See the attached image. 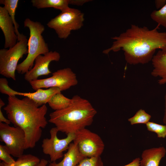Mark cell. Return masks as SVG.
Returning <instances> with one entry per match:
<instances>
[{"label": "cell", "instance_id": "obj_1", "mask_svg": "<svg viewBox=\"0 0 166 166\" xmlns=\"http://www.w3.org/2000/svg\"><path fill=\"white\" fill-rule=\"evenodd\" d=\"M160 26L157 25L149 30L146 26L132 25L119 36L112 38L114 40L113 44L103 53L108 54L111 51L121 49L128 63H148L151 61L156 49L166 51V32H159Z\"/></svg>", "mask_w": 166, "mask_h": 166}, {"label": "cell", "instance_id": "obj_2", "mask_svg": "<svg viewBox=\"0 0 166 166\" xmlns=\"http://www.w3.org/2000/svg\"><path fill=\"white\" fill-rule=\"evenodd\" d=\"M3 109L11 123L24 132L26 149L34 147L41 137L42 128L48 124L45 117L46 105L39 107L26 97L20 99L15 96H9L7 104Z\"/></svg>", "mask_w": 166, "mask_h": 166}, {"label": "cell", "instance_id": "obj_3", "mask_svg": "<svg viewBox=\"0 0 166 166\" xmlns=\"http://www.w3.org/2000/svg\"><path fill=\"white\" fill-rule=\"evenodd\" d=\"M71 104L63 109L54 111L49 115L48 121L59 131L67 135L75 133L90 125L97 112L87 100L78 95L71 98Z\"/></svg>", "mask_w": 166, "mask_h": 166}, {"label": "cell", "instance_id": "obj_4", "mask_svg": "<svg viewBox=\"0 0 166 166\" xmlns=\"http://www.w3.org/2000/svg\"><path fill=\"white\" fill-rule=\"evenodd\" d=\"M24 27L30 30V37L28 42V53L26 57L18 64L16 70L18 73L25 74L34 66L35 59L38 55L49 51L48 44L42 34L45 30L44 26L40 22L26 18L24 22Z\"/></svg>", "mask_w": 166, "mask_h": 166}, {"label": "cell", "instance_id": "obj_5", "mask_svg": "<svg viewBox=\"0 0 166 166\" xmlns=\"http://www.w3.org/2000/svg\"><path fill=\"white\" fill-rule=\"evenodd\" d=\"M84 20V14L81 11L69 8L51 19L47 25L55 30L59 38L65 39L72 31L81 28Z\"/></svg>", "mask_w": 166, "mask_h": 166}, {"label": "cell", "instance_id": "obj_6", "mask_svg": "<svg viewBox=\"0 0 166 166\" xmlns=\"http://www.w3.org/2000/svg\"><path fill=\"white\" fill-rule=\"evenodd\" d=\"M28 40L22 34L21 39L9 49H0V74L5 77L16 80L15 72L18 63L24 55L28 54Z\"/></svg>", "mask_w": 166, "mask_h": 166}, {"label": "cell", "instance_id": "obj_7", "mask_svg": "<svg viewBox=\"0 0 166 166\" xmlns=\"http://www.w3.org/2000/svg\"><path fill=\"white\" fill-rule=\"evenodd\" d=\"M32 88L35 90L42 88L57 87L61 91L66 90L78 83L77 77L69 68L57 70L49 77L29 82Z\"/></svg>", "mask_w": 166, "mask_h": 166}, {"label": "cell", "instance_id": "obj_8", "mask_svg": "<svg viewBox=\"0 0 166 166\" xmlns=\"http://www.w3.org/2000/svg\"><path fill=\"white\" fill-rule=\"evenodd\" d=\"M75 134L73 142L77 144L80 152L85 157L101 156L104 150L105 144L99 136L85 128Z\"/></svg>", "mask_w": 166, "mask_h": 166}, {"label": "cell", "instance_id": "obj_9", "mask_svg": "<svg viewBox=\"0 0 166 166\" xmlns=\"http://www.w3.org/2000/svg\"><path fill=\"white\" fill-rule=\"evenodd\" d=\"M0 139L4 142L11 155L18 158L26 149V136L24 131L18 127L0 122Z\"/></svg>", "mask_w": 166, "mask_h": 166}, {"label": "cell", "instance_id": "obj_10", "mask_svg": "<svg viewBox=\"0 0 166 166\" xmlns=\"http://www.w3.org/2000/svg\"><path fill=\"white\" fill-rule=\"evenodd\" d=\"M58 132L56 127L52 128L49 130L50 138H44L42 141L43 152L49 156L51 162H56L63 156V152L68 149L75 137V133H69L65 138L60 139L57 136Z\"/></svg>", "mask_w": 166, "mask_h": 166}, {"label": "cell", "instance_id": "obj_11", "mask_svg": "<svg viewBox=\"0 0 166 166\" xmlns=\"http://www.w3.org/2000/svg\"><path fill=\"white\" fill-rule=\"evenodd\" d=\"M8 83L6 78H0L1 93L9 96H15L16 95L23 96L33 100L39 107L45 105L54 95L61 92L58 88L51 87L45 89H39L34 92H20L11 88Z\"/></svg>", "mask_w": 166, "mask_h": 166}, {"label": "cell", "instance_id": "obj_12", "mask_svg": "<svg viewBox=\"0 0 166 166\" xmlns=\"http://www.w3.org/2000/svg\"><path fill=\"white\" fill-rule=\"evenodd\" d=\"M60 57L59 53L55 51L38 55L35 59L33 67L25 74V79L29 82L38 79L40 76L49 75L51 73L49 69L50 63L52 61H58Z\"/></svg>", "mask_w": 166, "mask_h": 166}, {"label": "cell", "instance_id": "obj_13", "mask_svg": "<svg viewBox=\"0 0 166 166\" xmlns=\"http://www.w3.org/2000/svg\"><path fill=\"white\" fill-rule=\"evenodd\" d=\"M0 28L5 39L4 48H10L17 43L18 37L13 21L4 7L0 6Z\"/></svg>", "mask_w": 166, "mask_h": 166}, {"label": "cell", "instance_id": "obj_14", "mask_svg": "<svg viewBox=\"0 0 166 166\" xmlns=\"http://www.w3.org/2000/svg\"><path fill=\"white\" fill-rule=\"evenodd\" d=\"M151 61L153 67L151 75L160 78L158 80L160 85L166 84V51L159 50Z\"/></svg>", "mask_w": 166, "mask_h": 166}, {"label": "cell", "instance_id": "obj_15", "mask_svg": "<svg viewBox=\"0 0 166 166\" xmlns=\"http://www.w3.org/2000/svg\"><path fill=\"white\" fill-rule=\"evenodd\" d=\"M166 153V149L163 146L144 150L141 154L140 166H159Z\"/></svg>", "mask_w": 166, "mask_h": 166}, {"label": "cell", "instance_id": "obj_16", "mask_svg": "<svg viewBox=\"0 0 166 166\" xmlns=\"http://www.w3.org/2000/svg\"><path fill=\"white\" fill-rule=\"evenodd\" d=\"M67 150L61 161L58 163L51 162L49 166H76L85 158L80 152L77 144L73 142L69 144Z\"/></svg>", "mask_w": 166, "mask_h": 166}, {"label": "cell", "instance_id": "obj_17", "mask_svg": "<svg viewBox=\"0 0 166 166\" xmlns=\"http://www.w3.org/2000/svg\"><path fill=\"white\" fill-rule=\"evenodd\" d=\"M69 0H32V6L38 9L53 8L63 12L70 7Z\"/></svg>", "mask_w": 166, "mask_h": 166}, {"label": "cell", "instance_id": "obj_18", "mask_svg": "<svg viewBox=\"0 0 166 166\" xmlns=\"http://www.w3.org/2000/svg\"><path fill=\"white\" fill-rule=\"evenodd\" d=\"M19 2V0H0V4L4 5V7L7 11L13 21L16 33L18 37V41L21 39L22 35V34H21L18 31L19 25L15 19V13Z\"/></svg>", "mask_w": 166, "mask_h": 166}, {"label": "cell", "instance_id": "obj_19", "mask_svg": "<svg viewBox=\"0 0 166 166\" xmlns=\"http://www.w3.org/2000/svg\"><path fill=\"white\" fill-rule=\"evenodd\" d=\"M40 160L38 157L32 154H23L12 164L0 162V166H37Z\"/></svg>", "mask_w": 166, "mask_h": 166}, {"label": "cell", "instance_id": "obj_20", "mask_svg": "<svg viewBox=\"0 0 166 166\" xmlns=\"http://www.w3.org/2000/svg\"><path fill=\"white\" fill-rule=\"evenodd\" d=\"M72 99L65 96L61 92L54 95L48 103L50 107L54 111L64 109L71 104Z\"/></svg>", "mask_w": 166, "mask_h": 166}, {"label": "cell", "instance_id": "obj_21", "mask_svg": "<svg viewBox=\"0 0 166 166\" xmlns=\"http://www.w3.org/2000/svg\"><path fill=\"white\" fill-rule=\"evenodd\" d=\"M151 117V116L144 110L141 109L138 110L133 117L129 118L128 121L132 125L138 124H146L149 121Z\"/></svg>", "mask_w": 166, "mask_h": 166}, {"label": "cell", "instance_id": "obj_22", "mask_svg": "<svg viewBox=\"0 0 166 166\" xmlns=\"http://www.w3.org/2000/svg\"><path fill=\"white\" fill-rule=\"evenodd\" d=\"M150 17L152 19L166 29V4L159 10H154L151 13Z\"/></svg>", "mask_w": 166, "mask_h": 166}, {"label": "cell", "instance_id": "obj_23", "mask_svg": "<svg viewBox=\"0 0 166 166\" xmlns=\"http://www.w3.org/2000/svg\"><path fill=\"white\" fill-rule=\"evenodd\" d=\"M147 130L156 133L158 138H165L166 137V126L149 121L146 124Z\"/></svg>", "mask_w": 166, "mask_h": 166}, {"label": "cell", "instance_id": "obj_24", "mask_svg": "<svg viewBox=\"0 0 166 166\" xmlns=\"http://www.w3.org/2000/svg\"><path fill=\"white\" fill-rule=\"evenodd\" d=\"M76 166H104V164L100 156H99L85 158Z\"/></svg>", "mask_w": 166, "mask_h": 166}, {"label": "cell", "instance_id": "obj_25", "mask_svg": "<svg viewBox=\"0 0 166 166\" xmlns=\"http://www.w3.org/2000/svg\"><path fill=\"white\" fill-rule=\"evenodd\" d=\"M5 145H0V159L5 163L9 164L15 161Z\"/></svg>", "mask_w": 166, "mask_h": 166}, {"label": "cell", "instance_id": "obj_26", "mask_svg": "<svg viewBox=\"0 0 166 166\" xmlns=\"http://www.w3.org/2000/svg\"><path fill=\"white\" fill-rule=\"evenodd\" d=\"M5 105L4 102L2 100H0V122H2L8 124L11 123L10 121L6 118L3 115L1 110L2 108Z\"/></svg>", "mask_w": 166, "mask_h": 166}, {"label": "cell", "instance_id": "obj_27", "mask_svg": "<svg viewBox=\"0 0 166 166\" xmlns=\"http://www.w3.org/2000/svg\"><path fill=\"white\" fill-rule=\"evenodd\" d=\"M166 4V0H156L155 1V6L157 10L162 8Z\"/></svg>", "mask_w": 166, "mask_h": 166}, {"label": "cell", "instance_id": "obj_28", "mask_svg": "<svg viewBox=\"0 0 166 166\" xmlns=\"http://www.w3.org/2000/svg\"><path fill=\"white\" fill-rule=\"evenodd\" d=\"M90 1L88 0H70L69 4L82 6L84 3Z\"/></svg>", "mask_w": 166, "mask_h": 166}, {"label": "cell", "instance_id": "obj_29", "mask_svg": "<svg viewBox=\"0 0 166 166\" xmlns=\"http://www.w3.org/2000/svg\"><path fill=\"white\" fill-rule=\"evenodd\" d=\"M140 158L137 157L134 159L129 163L123 166H140Z\"/></svg>", "mask_w": 166, "mask_h": 166}, {"label": "cell", "instance_id": "obj_30", "mask_svg": "<svg viewBox=\"0 0 166 166\" xmlns=\"http://www.w3.org/2000/svg\"><path fill=\"white\" fill-rule=\"evenodd\" d=\"M48 162L47 160L42 159L40 161L37 166H46Z\"/></svg>", "mask_w": 166, "mask_h": 166}, {"label": "cell", "instance_id": "obj_31", "mask_svg": "<svg viewBox=\"0 0 166 166\" xmlns=\"http://www.w3.org/2000/svg\"><path fill=\"white\" fill-rule=\"evenodd\" d=\"M164 101H165V109L164 115V116L163 121L165 125L166 126V93L164 95Z\"/></svg>", "mask_w": 166, "mask_h": 166}]
</instances>
